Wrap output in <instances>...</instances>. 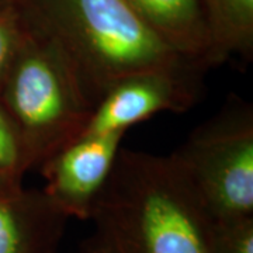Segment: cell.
Instances as JSON below:
<instances>
[{
	"label": "cell",
	"mask_w": 253,
	"mask_h": 253,
	"mask_svg": "<svg viewBox=\"0 0 253 253\" xmlns=\"http://www.w3.org/2000/svg\"><path fill=\"white\" fill-rule=\"evenodd\" d=\"M79 253H214V221L173 155L120 148Z\"/></svg>",
	"instance_id": "obj_1"
},
{
	"label": "cell",
	"mask_w": 253,
	"mask_h": 253,
	"mask_svg": "<svg viewBox=\"0 0 253 253\" xmlns=\"http://www.w3.org/2000/svg\"><path fill=\"white\" fill-rule=\"evenodd\" d=\"M14 3L28 26L66 55L94 107L114 84L128 76L200 68L168 45L126 0H14Z\"/></svg>",
	"instance_id": "obj_2"
},
{
	"label": "cell",
	"mask_w": 253,
	"mask_h": 253,
	"mask_svg": "<svg viewBox=\"0 0 253 253\" xmlns=\"http://www.w3.org/2000/svg\"><path fill=\"white\" fill-rule=\"evenodd\" d=\"M0 107L28 170L79 139L96 109L66 55L31 27L1 82Z\"/></svg>",
	"instance_id": "obj_3"
},
{
	"label": "cell",
	"mask_w": 253,
	"mask_h": 253,
	"mask_svg": "<svg viewBox=\"0 0 253 253\" xmlns=\"http://www.w3.org/2000/svg\"><path fill=\"white\" fill-rule=\"evenodd\" d=\"M173 156L214 222L253 217V110L235 100L197 126Z\"/></svg>",
	"instance_id": "obj_4"
},
{
	"label": "cell",
	"mask_w": 253,
	"mask_h": 253,
	"mask_svg": "<svg viewBox=\"0 0 253 253\" xmlns=\"http://www.w3.org/2000/svg\"><path fill=\"white\" fill-rule=\"evenodd\" d=\"M204 72L190 66L128 76L103 96L82 136L126 132L158 113L187 111L201 96Z\"/></svg>",
	"instance_id": "obj_5"
},
{
	"label": "cell",
	"mask_w": 253,
	"mask_h": 253,
	"mask_svg": "<svg viewBox=\"0 0 253 253\" xmlns=\"http://www.w3.org/2000/svg\"><path fill=\"white\" fill-rule=\"evenodd\" d=\"M126 132L86 135L40 166L45 194L69 218L89 219Z\"/></svg>",
	"instance_id": "obj_6"
},
{
	"label": "cell",
	"mask_w": 253,
	"mask_h": 253,
	"mask_svg": "<svg viewBox=\"0 0 253 253\" xmlns=\"http://www.w3.org/2000/svg\"><path fill=\"white\" fill-rule=\"evenodd\" d=\"M68 219L44 190L0 180V253H58Z\"/></svg>",
	"instance_id": "obj_7"
},
{
	"label": "cell",
	"mask_w": 253,
	"mask_h": 253,
	"mask_svg": "<svg viewBox=\"0 0 253 253\" xmlns=\"http://www.w3.org/2000/svg\"><path fill=\"white\" fill-rule=\"evenodd\" d=\"M136 16L189 62L215 66L201 0H126Z\"/></svg>",
	"instance_id": "obj_8"
},
{
	"label": "cell",
	"mask_w": 253,
	"mask_h": 253,
	"mask_svg": "<svg viewBox=\"0 0 253 253\" xmlns=\"http://www.w3.org/2000/svg\"><path fill=\"white\" fill-rule=\"evenodd\" d=\"M207 18L215 66L232 56L251 61L253 0H201Z\"/></svg>",
	"instance_id": "obj_9"
},
{
	"label": "cell",
	"mask_w": 253,
	"mask_h": 253,
	"mask_svg": "<svg viewBox=\"0 0 253 253\" xmlns=\"http://www.w3.org/2000/svg\"><path fill=\"white\" fill-rule=\"evenodd\" d=\"M28 34L30 27L14 0H0V86Z\"/></svg>",
	"instance_id": "obj_10"
},
{
	"label": "cell",
	"mask_w": 253,
	"mask_h": 253,
	"mask_svg": "<svg viewBox=\"0 0 253 253\" xmlns=\"http://www.w3.org/2000/svg\"><path fill=\"white\" fill-rule=\"evenodd\" d=\"M214 253H253V217L214 222Z\"/></svg>",
	"instance_id": "obj_11"
},
{
	"label": "cell",
	"mask_w": 253,
	"mask_h": 253,
	"mask_svg": "<svg viewBox=\"0 0 253 253\" xmlns=\"http://www.w3.org/2000/svg\"><path fill=\"white\" fill-rule=\"evenodd\" d=\"M27 166L9 118L0 107V180L23 181Z\"/></svg>",
	"instance_id": "obj_12"
}]
</instances>
